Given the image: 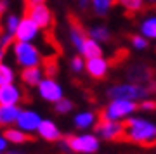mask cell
Returning <instances> with one entry per match:
<instances>
[{
  "label": "cell",
  "mask_w": 156,
  "mask_h": 154,
  "mask_svg": "<svg viewBox=\"0 0 156 154\" xmlns=\"http://www.w3.org/2000/svg\"><path fill=\"white\" fill-rule=\"evenodd\" d=\"M125 135L123 138H127L130 142L135 144H144V145H151L156 144V123L144 118H128L125 123Z\"/></svg>",
  "instance_id": "1"
},
{
  "label": "cell",
  "mask_w": 156,
  "mask_h": 154,
  "mask_svg": "<svg viewBox=\"0 0 156 154\" xmlns=\"http://www.w3.org/2000/svg\"><path fill=\"white\" fill-rule=\"evenodd\" d=\"M37 132H38L40 137L45 138V140H49V142H56V140L61 138V132H59L57 125L54 123V121H50V120H42L40 121Z\"/></svg>",
  "instance_id": "14"
},
{
  "label": "cell",
  "mask_w": 156,
  "mask_h": 154,
  "mask_svg": "<svg viewBox=\"0 0 156 154\" xmlns=\"http://www.w3.org/2000/svg\"><path fill=\"white\" fill-rule=\"evenodd\" d=\"M45 0H24V12H28L31 7L35 5H40V4H44Z\"/></svg>",
  "instance_id": "31"
},
{
  "label": "cell",
  "mask_w": 156,
  "mask_h": 154,
  "mask_svg": "<svg viewBox=\"0 0 156 154\" xmlns=\"http://www.w3.org/2000/svg\"><path fill=\"white\" fill-rule=\"evenodd\" d=\"M73 121H75V127L76 128H80V130H87V128H90L95 123V114L92 113V111L78 113Z\"/></svg>",
  "instance_id": "20"
},
{
  "label": "cell",
  "mask_w": 156,
  "mask_h": 154,
  "mask_svg": "<svg viewBox=\"0 0 156 154\" xmlns=\"http://www.w3.org/2000/svg\"><path fill=\"white\" fill-rule=\"evenodd\" d=\"M4 154H24V152H21V151H5Z\"/></svg>",
  "instance_id": "35"
},
{
  "label": "cell",
  "mask_w": 156,
  "mask_h": 154,
  "mask_svg": "<svg viewBox=\"0 0 156 154\" xmlns=\"http://www.w3.org/2000/svg\"><path fill=\"white\" fill-rule=\"evenodd\" d=\"M156 88V85L142 87L137 83H127V85H115L108 90V95L111 99H125V100H137V99H146L147 95Z\"/></svg>",
  "instance_id": "2"
},
{
  "label": "cell",
  "mask_w": 156,
  "mask_h": 154,
  "mask_svg": "<svg viewBox=\"0 0 156 154\" xmlns=\"http://www.w3.org/2000/svg\"><path fill=\"white\" fill-rule=\"evenodd\" d=\"M140 109H146V111H151V109H156V102L154 100H144L139 104Z\"/></svg>",
  "instance_id": "32"
},
{
  "label": "cell",
  "mask_w": 156,
  "mask_h": 154,
  "mask_svg": "<svg viewBox=\"0 0 156 154\" xmlns=\"http://www.w3.org/2000/svg\"><path fill=\"white\" fill-rule=\"evenodd\" d=\"M16 28H17V17L16 16H9L7 17V31H9V35H14Z\"/></svg>",
  "instance_id": "29"
},
{
  "label": "cell",
  "mask_w": 156,
  "mask_h": 154,
  "mask_svg": "<svg viewBox=\"0 0 156 154\" xmlns=\"http://www.w3.org/2000/svg\"><path fill=\"white\" fill-rule=\"evenodd\" d=\"M71 68H73V71H75V73L82 71V69H83V59H82L80 55L73 57V61H71Z\"/></svg>",
  "instance_id": "30"
},
{
  "label": "cell",
  "mask_w": 156,
  "mask_h": 154,
  "mask_svg": "<svg viewBox=\"0 0 156 154\" xmlns=\"http://www.w3.org/2000/svg\"><path fill=\"white\" fill-rule=\"evenodd\" d=\"M61 149L73 152L92 154L99 151V138L95 135H73L61 140Z\"/></svg>",
  "instance_id": "3"
},
{
  "label": "cell",
  "mask_w": 156,
  "mask_h": 154,
  "mask_svg": "<svg viewBox=\"0 0 156 154\" xmlns=\"http://www.w3.org/2000/svg\"><path fill=\"white\" fill-rule=\"evenodd\" d=\"M7 151V140L4 138V135H0V154H4Z\"/></svg>",
  "instance_id": "33"
},
{
  "label": "cell",
  "mask_w": 156,
  "mask_h": 154,
  "mask_svg": "<svg viewBox=\"0 0 156 154\" xmlns=\"http://www.w3.org/2000/svg\"><path fill=\"white\" fill-rule=\"evenodd\" d=\"M80 52H82V54H83V57H87V59H94V57H102V49H101L99 44H97L95 40H92L90 37L83 42L82 49H80Z\"/></svg>",
  "instance_id": "18"
},
{
  "label": "cell",
  "mask_w": 156,
  "mask_h": 154,
  "mask_svg": "<svg viewBox=\"0 0 156 154\" xmlns=\"http://www.w3.org/2000/svg\"><path fill=\"white\" fill-rule=\"evenodd\" d=\"M42 75L44 71L40 69L38 66H31V68H24L21 71V80L24 85H28V87H37L42 80Z\"/></svg>",
  "instance_id": "17"
},
{
  "label": "cell",
  "mask_w": 156,
  "mask_h": 154,
  "mask_svg": "<svg viewBox=\"0 0 156 154\" xmlns=\"http://www.w3.org/2000/svg\"><path fill=\"white\" fill-rule=\"evenodd\" d=\"M128 78L134 83H139L140 85V83L149 82L151 78H153V71L147 66H144V64H137V66L128 69Z\"/></svg>",
  "instance_id": "15"
},
{
  "label": "cell",
  "mask_w": 156,
  "mask_h": 154,
  "mask_svg": "<svg viewBox=\"0 0 156 154\" xmlns=\"http://www.w3.org/2000/svg\"><path fill=\"white\" fill-rule=\"evenodd\" d=\"M24 17L31 19V21H33L37 26H38V28H44V30H50V28L54 26L52 14H50V11L44 5V4L31 7L28 12H24Z\"/></svg>",
  "instance_id": "7"
},
{
  "label": "cell",
  "mask_w": 156,
  "mask_h": 154,
  "mask_svg": "<svg viewBox=\"0 0 156 154\" xmlns=\"http://www.w3.org/2000/svg\"><path fill=\"white\" fill-rule=\"evenodd\" d=\"M116 4H122L127 9V14L132 16L134 12L144 11V2L142 0H116Z\"/></svg>",
  "instance_id": "21"
},
{
  "label": "cell",
  "mask_w": 156,
  "mask_h": 154,
  "mask_svg": "<svg viewBox=\"0 0 156 154\" xmlns=\"http://www.w3.org/2000/svg\"><path fill=\"white\" fill-rule=\"evenodd\" d=\"M108 68H109V62L104 61L102 57L87 59V62H85V69H87V73H89L92 78H95V80H101V78L106 76Z\"/></svg>",
  "instance_id": "13"
},
{
  "label": "cell",
  "mask_w": 156,
  "mask_h": 154,
  "mask_svg": "<svg viewBox=\"0 0 156 154\" xmlns=\"http://www.w3.org/2000/svg\"><path fill=\"white\" fill-rule=\"evenodd\" d=\"M38 87V92L42 95V99L49 100V102H54L56 104L57 100L62 99V88L59 83H56V80L52 78H45V80H40V83L37 85Z\"/></svg>",
  "instance_id": "8"
},
{
  "label": "cell",
  "mask_w": 156,
  "mask_h": 154,
  "mask_svg": "<svg viewBox=\"0 0 156 154\" xmlns=\"http://www.w3.org/2000/svg\"><path fill=\"white\" fill-rule=\"evenodd\" d=\"M95 135L104 140H120L125 135V127L122 121H113L101 118L95 125Z\"/></svg>",
  "instance_id": "6"
},
{
  "label": "cell",
  "mask_w": 156,
  "mask_h": 154,
  "mask_svg": "<svg viewBox=\"0 0 156 154\" xmlns=\"http://www.w3.org/2000/svg\"><path fill=\"white\" fill-rule=\"evenodd\" d=\"M140 31L144 37L147 38H156V17H149V19H146L142 23V26H140Z\"/></svg>",
  "instance_id": "22"
},
{
  "label": "cell",
  "mask_w": 156,
  "mask_h": 154,
  "mask_svg": "<svg viewBox=\"0 0 156 154\" xmlns=\"http://www.w3.org/2000/svg\"><path fill=\"white\" fill-rule=\"evenodd\" d=\"M2 55H4V52H2V42H0V59H2Z\"/></svg>",
  "instance_id": "36"
},
{
  "label": "cell",
  "mask_w": 156,
  "mask_h": 154,
  "mask_svg": "<svg viewBox=\"0 0 156 154\" xmlns=\"http://www.w3.org/2000/svg\"><path fill=\"white\" fill-rule=\"evenodd\" d=\"M37 31H38V26L31 19L24 17L21 23H17V28L14 31V38H16V42H30V40H33L37 37Z\"/></svg>",
  "instance_id": "12"
},
{
  "label": "cell",
  "mask_w": 156,
  "mask_h": 154,
  "mask_svg": "<svg viewBox=\"0 0 156 154\" xmlns=\"http://www.w3.org/2000/svg\"><path fill=\"white\" fill-rule=\"evenodd\" d=\"M89 37L92 40H95V42H106V40H109V31H108L106 28L99 26V28H94V30L90 31Z\"/></svg>",
  "instance_id": "26"
},
{
  "label": "cell",
  "mask_w": 156,
  "mask_h": 154,
  "mask_svg": "<svg viewBox=\"0 0 156 154\" xmlns=\"http://www.w3.org/2000/svg\"><path fill=\"white\" fill-rule=\"evenodd\" d=\"M42 71L47 75V78H52L57 73V61L56 55H50V57H45L44 59V69Z\"/></svg>",
  "instance_id": "23"
},
{
  "label": "cell",
  "mask_w": 156,
  "mask_h": 154,
  "mask_svg": "<svg viewBox=\"0 0 156 154\" xmlns=\"http://www.w3.org/2000/svg\"><path fill=\"white\" fill-rule=\"evenodd\" d=\"M40 121H42V118L35 111H19L16 125L19 130H23V132H26V133H31V132H37Z\"/></svg>",
  "instance_id": "9"
},
{
  "label": "cell",
  "mask_w": 156,
  "mask_h": 154,
  "mask_svg": "<svg viewBox=\"0 0 156 154\" xmlns=\"http://www.w3.org/2000/svg\"><path fill=\"white\" fill-rule=\"evenodd\" d=\"M80 5L83 7V9H87L89 7V0H80Z\"/></svg>",
  "instance_id": "34"
},
{
  "label": "cell",
  "mask_w": 156,
  "mask_h": 154,
  "mask_svg": "<svg viewBox=\"0 0 156 154\" xmlns=\"http://www.w3.org/2000/svg\"><path fill=\"white\" fill-rule=\"evenodd\" d=\"M4 138L7 142H12V144H24L28 140H31V137L28 133L19 130V128H7L5 133H4Z\"/></svg>",
  "instance_id": "19"
},
{
  "label": "cell",
  "mask_w": 156,
  "mask_h": 154,
  "mask_svg": "<svg viewBox=\"0 0 156 154\" xmlns=\"http://www.w3.org/2000/svg\"><path fill=\"white\" fill-rule=\"evenodd\" d=\"M23 99L21 88L14 83H7L0 87V106H17Z\"/></svg>",
  "instance_id": "11"
},
{
  "label": "cell",
  "mask_w": 156,
  "mask_h": 154,
  "mask_svg": "<svg viewBox=\"0 0 156 154\" xmlns=\"http://www.w3.org/2000/svg\"><path fill=\"white\" fill-rule=\"evenodd\" d=\"M14 54H16L17 64H21L23 68L38 66L42 61L38 49L30 42H14Z\"/></svg>",
  "instance_id": "5"
},
{
  "label": "cell",
  "mask_w": 156,
  "mask_h": 154,
  "mask_svg": "<svg viewBox=\"0 0 156 154\" xmlns=\"http://www.w3.org/2000/svg\"><path fill=\"white\" fill-rule=\"evenodd\" d=\"M68 23H69V30H71L73 44H75V47L80 50V49H82V45H83V42L89 38V33L85 31L83 24L80 23V19L76 17V14L69 12V14H68Z\"/></svg>",
  "instance_id": "10"
},
{
  "label": "cell",
  "mask_w": 156,
  "mask_h": 154,
  "mask_svg": "<svg viewBox=\"0 0 156 154\" xmlns=\"http://www.w3.org/2000/svg\"><path fill=\"white\" fill-rule=\"evenodd\" d=\"M128 38H130V42H132V45H134L135 49H146L147 47V40L139 37V35H130Z\"/></svg>",
  "instance_id": "28"
},
{
  "label": "cell",
  "mask_w": 156,
  "mask_h": 154,
  "mask_svg": "<svg viewBox=\"0 0 156 154\" xmlns=\"http://www.w3.org/2000/svg\"><path fill=\"white\" fill-rule=\"evenodd\" d=\"M135 109H139V106H137V102H134V100L113 99L111 102L106 106V109L102 111L101 118H104V120H113V121H120V120H123V118L130 116Z\"/></svg>",
  "instance_id": "4"
},
{
  "label": "cell",
  "mask_w": 156,
  "mask_h": 154,
  "mask_svg": "<svg viewBox=\"0 0 156 154\" xmlns=\"http://www.w3.org/2000/svg\"><path fill=\"white\" fill-rule=\"evenodd\" d=\"M90 2H92L95 12L101 14V16H102V14H106L109 7L116 5V0H90Z\"/></svg>",
  "instance_id": "24"
},
{
  "label": "cell",
  "mask_w": 156,
  "mask_h": 154,
  "mask_svg": "<svg viewBox=\"0 0 156 154\" xmlns=\"http://www.w3.org/2000/svg\"><path fill=\"white\" fill-rule=\"evenodd\" d=\"M73 109V102L68 99H61L56 102V113H59V114H66V113H69V111Z\"/></svg>",
  "instance_id": "27"
},
{
  "label": "cell",
  "mask_w": 156,
  "mask_h": 154,
  "mask_svg": "<svg viewBox=\"0 0 156 154\" xmlns=\"http://www.w3.org/2000/svg\"><path fill=\"white\" fill-rule=\"evenodd\" d=\"M19 111V106H0V127L14 125Z\"/></svg>",
  "instance_id": "16"
},
{
  "label": "cell",
  "mask_w": 156,
  "mask_h": 154,
  "mask_svg": "<svg viewBox=\"0 0 156 154\" xmlns=\"http://www.w3.org/2000/svg\"><path fill=\"white\" fill-rule=\"evenodd\" d=\"M12 80H14V71L9 66L0 62V87L7 85V83H12Z\"/></svg>",
  "instance_id": "25"
}]
</instances>
